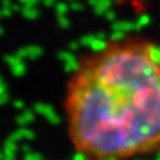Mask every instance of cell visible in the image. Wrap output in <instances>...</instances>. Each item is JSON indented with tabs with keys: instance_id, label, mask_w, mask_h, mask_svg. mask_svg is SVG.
Instances as JSON below:
<instances>
[{
	"instance_id": "1",
	"label": "cell",
	"mask_w": 160,
	"mask_h": 160,
	"mask_svg": "<svg viewBox=\"0 0 160 160\" xmlns=\"http://www.w3.org/2000/svg\"><path fill=\"white\" fill-rule=\"evenodd\" d=\"M63 120L82 160H136L160 151V44L108 38L78 59L66 80Z\"/></svg>"
}]
</instances>
